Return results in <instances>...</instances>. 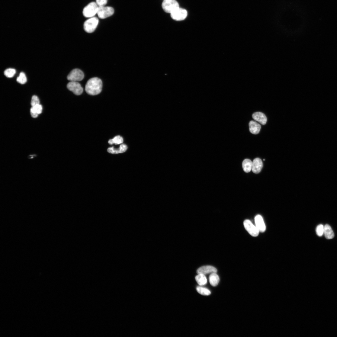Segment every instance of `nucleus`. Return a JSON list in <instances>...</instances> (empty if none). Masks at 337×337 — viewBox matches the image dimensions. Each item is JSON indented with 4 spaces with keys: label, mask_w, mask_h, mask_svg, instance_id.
Wrapping results in <instances>:
<instances>
[{
    "label": "nucleus",
    "mask_w": 337,
    "mask_h": 337,
    "mask_svg": "<svg viewBox=\"0 0 337 337\" xmlns=\"http://www.w3.org/2000/svg\"><path fill=\"white\" fill-rule=\"evenodd\" d=\"M39 104H40V101L38 97L36 96H33L32 98L31 102L32 107Z\"/></svg>",
    "instance_id": "obj_26"
},
{
    "label": "nucleus",
    "mask_w": 337,
    "mask_h": 337,
    "mask_svg": "<svg viewBox=\"0 0 337 337\" xmlns=\"http://www.w3.org/2000/svg\"><path fill=\"white\" fill-rule=\"evenodd\" d=\"M96 2L98 6H105L107 3L108 0H96Z\"/></svg>",
    "instance_id": "obj_27"
},
{
    "label": "nucleus",
    "mask_w": 337,
    "mask_h": 337,
    "mask_svg": "<svg viewBox=\"0 0 337 337\" xmlns=\"http://www.w3.org/2000/svg\"><path fill=\"white\" fill-rule=\"evenodd\" d=\"M123 138L120 136H117L114 137L113 139L109 140L108 143L111 145L114 144L117 145L123 143Z\"/></svg>",
    "instance_id": "obj_21"
},
{
    "label": "nucleus",
    "mask_w": 337,
    "mask_h": 337,
    "mask_svg": "<svg viewBox=\"0 0 337 337\" xmlns=\"http://www.w3.org/2000/svg\"><path fill=\"white\" fill-rule=\"evenodd\" d=\"M162 7L165 12L170 14L180 7L179 3L176 0H164Z\"/></svg>",
    "instance_id": "obj_2"
},
{
    "label": "nucleus",
    "mask_w": 337,
    "mask_h": 337,
    "mask_svg": "<svg viewBox=\"0 0 337 337\" xmlns=\"http://www.w3.org/2000/svg\"><path fill=\"white\" fill-rule=\"evenodd\" d=\"M255 226L259 232H264L266 229L263 217L260 215H256L255 218Z\"/></svg>",
    "instance_id": "obj_12"
},
{
    "label": "nucleus",
    "mask_w": 337,
    "mask_h": 337,
    "mask_svg": "<svg viewBox=\"0 0 337 337\" xmlns=\"http://www.w3.org/2000/svg\"><path fill=\"white\" fill-rule=\"evenodd\" d=\"M36 156V155H30L28 157V158L29 159H32Z\"/></svg>",
    "instance_id": "obj_28"
},
{
    "label": "nucleus",
    "mask_w": 337,
    "mask_h": 337,
    "mask_svg": "<svg viewBox=\"0 0 337 337\" xmlns=\"http://www.w3.org/2000/svg\"><path fill=\"white\" fill-rule=\"evenodd\" d=\"M217 270L216 268L211 266H204L199 268L197 272L198 274H201L205 275L209 274L217 273Z\"/></svg>",
    "instance_id": "obj_10"
},
{
    "label": "nucleus",
    "mask_w": 337,
    "mask_h": 337,
    "mask_svg": "<svg viewBox=\"0 0 337 337\" xmlns=\"http://www.w3.org/2000/svg\"><path fill=\"white\" fill-rule=\"evenodd\" d=\"M252 162L249 159H246L243 161L242 166L243 170L246 173L250 172L252 170Z\"/></svg>",
    "instance_id": "obj_19"
},
{
    "label": "nucleus",
    "mask_w": 337,
    "mask_h": 337,
    "mask_svg": "<svg viewBox=\"0 0 337 337\" xmlns=\"http://www.w3.org/2000/svg\"><path fill=\"white\" fill-rule=\"evenodd\" d=\"M317 235L319 237L322 236L324 234V227L323 225L319 224L318 226L316 229Z\"/></svg>",
    "instance_id": "obj_25"
},
{
    "label": "nucleus",
    "mask_w": 337,
    "mask_h": 337,
    "mask_svg": "<svg viewBox=\"0 0 337 337\" xmlns=\"http://www.w3.org/2000/svg\"><path fill=\"white\" fill-rule=\"evenodd\" d=\"M102 88V83L101 79L98 78H93L90 79L87 82L85 91L90 95H96L100 93Z\"/></svg>",
    "instance_id": "obj_1"
},
{
    "label": "nucleus",
    "mask_w": 337,
    "mask_h": 337,
    "mask_svg": "<svg viewBox=\"0 0 337 337\" xmlns=\"http://www.w3.org/2000/svg\"><path fill=\"white\" fill-rule=\"evenodd\" d=\"M16 73L15 69L11 68L6 69L4 72L5 76L8 78H11L13 77Z\"/></svg>",
    "instance_id": "obj_23"
},
{
    "label": "nucleus",
    "mask_w": 337,
    "mask_h": 337,
    "mask_svg": "<svg viewBox=\"0 0 337 337\" xmlns=\"http://www.w3.org/2000/svg\"><path fill=\"white\" fill-rule=\"evenodd\" d=\"M187 14L188 13L185 9L179 7L171 14V16L173 20L180 21L185 19Z\"/></svg>",
    "instance_id": "obj_6"
},
{
    "label": "nucleus",
    "mask_w": 337,
    "mask_h": 337,
    "mask_svg": "<svg viewBox=\"0 0 337 337\" xmlns=\"http://www.w3.org/2000/svg\"><path fill=\"white\" fill-rule=\"evenodd\" d=\"M114 13L113 8L110 7L98 6L97 14L98 17L101 19H105L111 16Z\"/></svg>",
    "instance_id": "obj_5"
},
{
    "label": "nucleus",
    "mask_w": 337,
    "mask_h": 337,
    "mask_svg": "<svg viewBox=\"0 0 337 337\" xmlns=\"http://www.w3.org/2000/svg\"><path fill=\"white\" fill-rule=\"evenodd\" d=\"M99 22L97 17H92L86 21L84 24V29L88 33L93 32L96 30Z\"/></svg>",
    "instance_id": "obj_4"
},
{
    "label": "nucleus",
    "mask_w": 337,
    "mask_h": 337,
    "mask_svg": "<svg viewBox=\"0 0 337 337\" xmlns=\"http://www.w3.org/2000/svg\"><path fill=\"white\" fill-rule=\"evenodd\" d=\"M263 167V163L261 159L256 158L252 162V170L253 172L258 174L260 172Z\"/></svg>",
    "instance_id": "obj_11"
},
{
    "label": "nucleus",
    "mask_w": 337,
    "mask_h": 337,
    "mask_svg": "<svg viewBox=\"0 0 337 337\" xmlns=\"http://www.w3.org/2000/svg\"><path fill=\"white\" fill-rule=\"evenodd\" d=\"M252 118L263 125L266 124L267 118L265 115L262 112H255L252 115Z\"/></svg>",
    "instance_id": "obj_13"
},
{
    "label": "nucleus",
    "mask_w": 337,
    "mask_h": 337,
    "mask_svg": "<svg viewBox=\"0 0 337 337\" xmlns=\"http://www.w3.org/2000/svg\"><path fill=\"white\" fill-rule=\"evenodd\" d=\"M210 284L213 287L217 286L220 281V278L216 273L211 274L209 278Z\"/></svg>",
    "instance_id": "obj_18"
},
{
    "label": "nucleus",
    "mask_w": 337,
    "mask_h": 337,
    "mask_svg": "<svg viewBox=\"0 0 337 337\" xmlns=\"http://www.w3.org/2000/svg\"><path fill=\"white\" fill-rule=\"evenodd\" d=\"M98 8V5L96 3L91 2L84 8L83 15L86 18L93 17L97 13Z\"/></svg>",
    "instance_id": "obj_3"
},
{
    "label": "nucleus",
    "mask_w": 337,
    "mask_h": 337,
    "mask_svg": "<svg viewBox=\"0 0 337 337\" xmlns=\"http://www.w3.org/2000/svg\"><path fill=\"white\" fill-rule=\"evenodd\" d=\"M42 111L43 107L40 104L32 107L30 110L31 116L33 118H36L42 113Z\"/></svg>",
    "instance_id": "obj_16"
},
{
    "label": "nucleus",
    "mask_w": 337,
    "mask_h": 337,
    "mask_svg": "<svg viewBox=\"0 0 337 337\" xmlns=\"http://www.w3.org/2000/svg\"><path fill=\"white\" fill-rule=\"evenodd\" d=\"M17 81L19 83L22 84H24L26 83L27 79L26 75L24 72H21L20 73L19 76L17 78Z\"/></svg>",
    "instance_id": "obj_24"
},
{
    "label": "nucleus",
    "mask_w": 337,
    "mask_h": 337,
    "mask_svg": "<svg viewBox=\"0 0 337 337\" xmlns=\"http://www.w3.org/2000/svg\"><path fill=\"white\" fill-rule=\"evenodd\" d=\"M67 88L77 95H81L83 91V88L81 84L77 82H70L67 84Z\"/></svg>",
    "instance_id": "obj_9"
},
{
    "label": "nucleus",
    "mask_w": 337,
    "mask_h": 337,
    "mask_svg": "<svg viewBox=\"0 0 337 337\" xmlns=\"http://www.w3.org/2000/svg\"><path fill=\"white\" fill-rule=\"evenodd\" d=\"M84 77V74L81 70L75 69L70 72L67 77V79L71 82H78L82 80Z\"/></svg>",
    "instance_id": "obj_8"
},
{
    "label": "nucleus",
    "mask_w": 337,
    "mask_h": 337,
    "mask_svg": "<svg viewBox=\"0 0 337 337\" xmlns=\"http://www.w3.org/2000/svg\"><path fill=\"white\" fill-rule=\"evenodd\" d=\"M243 226L250 235L253 237L257 236L259 231L256 226L249 220H246L243 222Z\"/></svg>",
    "instance_id": "obj_7"
},
{
    "label": "nucleus",
    "mask_w": 337,
    "mask_h": 337,
    "mask_svg": "<svg viewBox=\"0 0 337 337\" xmlns=\"http://www.w3.org/2000/svg\"><path fill=\"white\" fill-rule=\"evenodd\" d=\"M195 277L196 280L200 286L205 285L207 283V279L205 275L200 274Z\"/></svg>",
    "instance_id": "obj_20"
},
{
    "label": "nucleus",
    "mask_w": 337,
    "mask_h": 337,
    "mask_svg": "<svg viewBox=\"0 0 337 337\" xmlns=\"http://www.w3.org/2000/svg\"><path fill=\"white\" fill-rule=\"evenodd\" d=\"M197 291L200 294L205 296H208L210 294L211 292L207 288L198 286L196 288Z\"/></svg>",
    "instance_id": "obj_22"
},
{
    "label": "nucleus",
    "mask_w": 337,
    "mask_h": 337,
    "mask_svg": "<svg viewBox=\"0 0 337 337\" xmlns=\"http://www.w3.org/2000/svg\"><path fill=\"white\" fill-rule=\"evenodd\" d=\"M324 234L327 239H332L334 237V234L329 225L326 224L324 227Z\"/></svg>",
    "instance_id": "obj_17"
},
{
    "label": "nucleus",
    "mask_w": 337,
    "mask_h": 337,
    "mask_svg": "<svg viewBox=\"0 0 337 337\" xmlns=\"http://www.w3.org/2000/svg\"><path fill=\"white\" fill-rule=\"evenodd\" d=\"M127 149V146L125 144H122L118 149H115L114 147L108 149V151L112 154H117L123 153L126 152Z\"/></svg>",
    "instance_id": "obj_15"
},
{
    "label": "nucleus",
    "mask_w": 337,
    "mask_h": 337,
    "mask_svg": "<svg viewBox=\"0 0 337 337\" xmlns=\"http://www.w3.org/2000/svg\"><path fill=\"white\" fill-rule=\"evenodd\" d=\"M249 129L250 133L253 134H258L261 128V125L256 121L251 120L249 124Z\"/></svg>",
    "instance_id": "obj_14"
}]
</instances>
